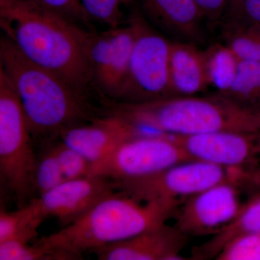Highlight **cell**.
I'll list each match as a JSON object with an SVG mask.
<instances>
[{"label": "cell", "mask_w": 260, "mask_h": 260, "mask_svg": "<svg viewBox=\"0 0 260 260\" xmlns=\"http://www.w3.org/2000/svg\"><path fill=\"white\" fill-rule=\"evenodd\" d=\"M0 27L27 59L85 95L93 81V34L31 0H0Z\"/></svg>", "instance_id": "1"}, {"label": "cell", "mask_w": 260, "mask_h": 260, "mask_svg": "<svg viewBox=\"0 0 260 260\" xmlns=\"http://www.w3.org/2000/svg\"><path fill=\"white\" fill-rule=\"evenodd\" d=\"M0 71L18 94L35 144L46 146L64 129L99 117L93 115L86 95L29 60L5 37L0 41Z\"/></svg>", "instance_id": "2"}, {"label": "cell", "mask_w": 260, "mask_h": 260, "mask_svg": "<svg viewBox=\"0 0 260 260\" xmlns=\"http://www.w3.org/2000/svg\"><path fill=\"white\" fill-rule=\"evenodd\" d=\"M104 106L109 115L171 136L218 131L260 133L259 109L246 107L216 92L139 103L106 100Z\"/></svg>", "instance_id": "3"}, {"label": "cell", "mask_w": 260, "mask_h": 260, "mask_svg": "<svg viewBox=\"0 0 260 260\" xmlns=\"http://www.w3.org/2000/svg\"><path fill=\"white\" fill-rule=\"evenodd\" d=\"M177 208L165 202L138 201L118 190L73 223L37 242L59 251L68 260L81 259L85 251L125 240L167 223Z\"/></svg>", "instance_id": "4"}, {"label": "cell", "mask_w": 260, "mask_h": 260, "mask_svg": "<svg viewBox=\"0 0 260 260\" xmlns=\"http://www.w3.org/2000/svg\"><path fill=\"white\" fill-rule=\"evenodd\" d=\"M34 138L18 94L0 71V176L20 207L34 198Z\"/></svg>", "instance_id": "5"}, {"label": "cell", "mask_w": 260, "mask_h": 260, "mask_svg": "<svg viewBox=\"0 0 260 260\" xmlns=\"http://www.w3.org/2000/svg\"><path fill=\"white\" fill-rule=\"evenodd\" d=\"M129 22L135 30L134 46L125 83L114 102L139 103L170 97L172 41L149 25L138 11Z\"/></svg>", "instance_id": "6"}, {"label": "cell", "mask_w": 260, "mask_h": 260, "mask_svg": "<svg viewBox=\"0 0 260 260\" xmlns=\"http://www.w3.org/2000/svg\"><path fill=\"white\" fill-rule=\"evenodd\" d=\"M192 160L171 135L148 132L124 141L92 164L88 175L119 181L151 175Z\"/></svg>", "instance_id": "7"}, {"label": "cell", "mask_w": 260, "mask_h": 260, "mask_svg": "<svg viewBox=\"0 0 260 260\" xmlns=\"http://www.w3.org/2000/svg\"><path fill=\"white\" fill-rule=\"evenodd\" d=\"M229 179L231 169L190 160L147 177L116 181L119 190L138 201H162L179 207L193 195Z\"/></svg>", "instance_id": "8"}, {"label": "cell", "mask_w": 260, "mask_h": 260, "mask_svg": "<svg viewBox=\"0 0 260 260\" xmlns=\"http://www.w3.org/2000/svg\"><path fill=\"white\" fill-rule=\"evenodd\" d=\"M240 188L229 179L193 195L176 210L174 225L189 237L217 234L242 209Z\"/></svg>", "instance_id": "9"}, {"label": "cell", "mask_w": 260, "mask_h": 260, "mask_svg": "<svg viewBox=\"0 0 260 260\" xmlns=\"http://www.w3.org/2000/svg\"><path fill=\"white\" fill-rule=\"evenodd\" d=\"M118 190L119 184L114 179L87 175L65 181L32 200L44 218L54 217L65 226Z\"/></svg>", "instance_id": "10"}, {"label": "cell", "mask_w": 260, "mask_h": 260, "mask_svg": "<svg viewBox=\"0 0 260 260\" xmlns=\"http://www.w3.org/2000/svg\"><path fill=\"white\" fill-rule=\"evenodd\" d=\"M134 42L135 30L130 22L127 26L92 36L89 57L93 81L113 99L110 101L117 100L125 83Z\"/></svg>", "instance_id": "11"}, {"label": "cell", "mask_w": 260, "mask_h": 260, "mask_svg": "<svg viewBox=\"0 0 260 260\" xmlns=\"http://www.w3.org/2000/svg\"><path fill=\"white\" fill-rule=\"evenodd\" d=\"M259 136L260 133L218 131L173 138L192 160L244 169L259 150Z\"/></svg>", "instance_id": "12"}, {"label": "cell", "mask_w": 260, "mask_h": 260, "mask_svg": "<svg viewBox=\"0 0 260 260\" xmlns=\"http://www.w3.org/2000/svg\"><path fill=\"white\" fill-rule=\"evenodd\" d=\"M189 237L175 225L160 224L125 240L98 248L99 260L184 259L181 251Z\"/></svg>", "instance_id": "13"}, {"label": "cell", "mask_w": 260, "mask_h": 260, "mask_svg": "<svg viewBox=\"0 0 260 260\" xmlns=\"http://www.w3.org/2000/svg\"><path fill=\"white\" fill-rule=\"evenodd\" d=\"M151 132L114 115L100 116L90 122L61 132L59 139L93 164L126 140Z\"/></svg>", "instance_id": "14"}, {"label": "cell", "mask_w": 260, "mask_h": 260, "mask_svg": "<svg viewBox=\"0 0 260 260\" xmlns=\"http://www.w3.org/2000/svg\"><path fill=\"white\" fill-rule=\"evenodd\" d=\"M142 8L147 21L172 42L204 43L207 23L194 0H142Z\"/></svg>", "instance_id": "15"}, {"label": "cell", "mask_w": 260, "mask_h": 260, "mask_svg": "<svg viewBox=\"0 0 260 260\" xmlns=\"http://www.w3.org/2000/svg\"><path fill=\"white\" fill-rule=\"evenodd\" d=\"M171 96L200 95L210 86L204 51L189 43L172 42L169 56Z\"/></svg>", "instance_id": "16"}, {"label": "cell", "mask_w": 260, "mask_h": 260, "mask_svg": "<svg viewBox=\"0 0 260 260\" xmlns=\"http://www.w3.org/2000/svg\"><path fill=\"white\" fill-rule=\"evenodd\" d=\"M248 233H260V198L243 205L229 225L192 250L193 259H215L223 246L234 238Z\"/></svg>", "instance_id": "17"}, {"label": "cell", "mask_w": 260, "mask_h": 260, "mask_svg": "<svg viewBox=\"0 0 260 260\" xmlns=\"http://www.w3.org/2000/svg\"><path fill=\"white\" fill-rule=\"evenodd\" d=\"M203 51L210 86L225 95L235 80L241 59L225 42L212 44Z\"/></svg>", "instance_id": "18"}, {"label": "cell", "mask_w": 260, "mask_h": 260, "mask_svg": "<svg viewBox=\"0 0 260 260\" xmlns=\"http://www.w3.org/2000/svg\"><path fill=\"white\" fill-rule=\"evenodd\" d=\"M45 220L32 200L15 211L0 210V244L16 240L30 242Z\"/></svg>", "instance_id": "19"}, {"label": "cell", "mask_w": 260, "mask_h": 260, "mask_svg": "<svg viewBox=\"0 0 260 260\" xmlns=\"http://www.w3.org/2000/svg\"><path fill=\"white\" fill-rule=\"evenodd\" d=\"M223 95L260 110V61L241 59L232 88Z\"/></svg>", "instance_id": "20"}, {"label": "cell", "mask_w": 260, "mask_h": 260, "mask_svg": "<svg viewBox=\"0 0 260 260\" xmlns=\"http://www.w3.org/2000/svg\"><path fill=\"white\" fill-rule=\"evenodd\" d=\"M67 181L59 160L51 145L42 147L34 174V198L42 196Z\"/></svg>", "instance_id": "21"}, {"label": "cell", "mask_w": 260, "mask_h": 260, "mask_svg": "<svg viewBox=\"0 0 260 260\" xmlns=\"http://www.w3.org/2000/svg\"><path fill=\"white\" fill-rule=\"evenodd\" d=\"M228 45L240 59L260 61V25L238 24L225 29Z\"/></svg>", "instance_id": "22"}, {"label": "cell", "mask_w": 260, "mask_h": 260, "mask_svg": "<svg viewBox=\"0 0 260 260\" xmlns=\"http://www.w3.org/2000/svg\"><path fill=\"white\" fill-rule=\"evenodd\" d=\"M0 260H68L59 251L40 243L8 241L0 244Z\"/></svg>", "instance_id": "23"}, {"label": "cell", "mask_w": 260, "mask_h": 260, "mask_svg": "<svg viewBox=\"0 0 260 260\" xmlns=\"http://www.w3.org/2000/svg\"><path fill=\"white\" fill-rule=\"evenodd\" d=\"M215 259L260 260V233H248L234 238Z\"/></svg>", "instance_id": "24"}, {"label": "cell", "mask_w": 260, "mask_h": 260, "mask_svg": "<svg viewBox=\"0 0 260 260\" xmlns=\"http://www.w3.org/2000/svg\"><path fill=\"white\" fill-rule=\"evenodd\" d=\"M56 154L67 180L88 175L92 162L82 154L58 139L50 143Z\"/></svg>", "instance_id": "25"}, {"label": "cell", "mask_w": 260, "mask_h": 260, "mask_svg": "<svg viewBox=\"0 0 260 260\" xmlns=\"http://www.w3.org/2000/svg\"><path fill=\"white\" fill-rule=\"evenodd\" d=\"M90 18L117 28L122 22L121 0H80Z\"/></svg>", "instance_id": "26"}, {"label": "cell", "mask_w": 260, "mask_h": 260, "mask_svg": "<svg viewBox=\"0 0 260 260\" xmlns=\"http://www.w3.org/2000/svg\"><path fill=\"white\" fill-rule=\"evenodd\" d=\"M37 3L73 23L88 21L91 19L80 0H37Z\"/></svg>", "instance_id": "27"}, {"label": "cell", "mask_w": 260, "mask_h": 260, "mask_svg": "<svg viewBox=\"0 0 260 260\" xmlns=\"http://www.w3.org/2000/svg\"><path fill=\"white\" fill-rule=\"evenodd\" d=\"M205 21L209 25L223 23L229 6V0H194Z\"/></svg>", "instance_id": "28"}, {"label": "cell", "mask_w": 260, "mask_h": 260, "mask_svg": "<svg viewBox=\"0 0 260 260\" xmlns=\"http://www.w3.org/2000/svg\"><path fill=\"white\" fill-rule=\"evenodd\" d=\"M238 24L260 25V0H243L237 18L225 24V28Z\"/></svg>", "instance_id": "29"}, {"label": "cell", "mask_w": 260, "mask_h": 260, "mask_svg": "<svg viewBox=\"0 0 260 260\" xmlns=\"http://www.w3.org/2000/svg\"><path fill=\"white\" fill-rule=\"evenodd\" d=\"M242 1L243 0H229V6H228L226 14L224 18L223 23L225 24L231 23L237 18Z\"/></svg>", "instance_id": "30"}, {"label": "cell", "mask_w": 260, "mask_h": 260, "mask_svg": "<svg viewBox=\"0 0 260 260\" xmlns=\"http://www.w3.org/2000/svg\"><path fill=\"white\" fill-rule=\"evenodd\" d=\"M131 1H133V0H121V3H122V4H126V3H129Z\"/></svg>", "instance_id": "31"}, {"label": "cell", "mask_w": 260, "mask_h": 260, "mask_svg": "<svg viewBox=\"0 0 260 260\" xmlns=\"http://www.w3.org/2000/svg\"><path fill=\"white\" fill-rule=\"evenodd\" d=\"M31 1L36 2V3H37V0H31ZM39 4V3H38Z\"/></svg>", "instance_id": "32"}]
</instances>
